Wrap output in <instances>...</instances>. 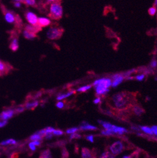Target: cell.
<instances>
[{
    "label": "cell",
    "instance_id": "5b68a950",
    "mask_svg": "<svg viewBox=\"0 0 157 158\" xmlns=\"http://www.w3.org/2000/svg\"><path fill=\"white\" fill-rule=\"evenodd\" d=\"M25 17L27 22L32 25H38V19L37 16L31 11H26L25 14Z\"/></svg>",
    "mask_w": 157,
    "mask_h": 158
},
{
    "label": "cell",
    "instance_id": "6da1fadb",
    "mask_svg": "<svg viewBox=\"0 0 157 158\" xmlns=\"http://www.w3.org/2000/svg\"><path fill=\"white\" fill-rule=\"evenodd\" d=\"M1 8L4 15L5 19L8 23L14 24L18 27H20L22 25V21L17 14H16L13 11L8 10L3 5H2Z\"/></svg>",
    "mask_w": 157,
    "mask_h": 158
},
{
    "label": "cell",
    "instance_id": "277c9868",
    "mask_svg": "<svg viewBox=\"0 0 157 158\" xmlns=\"http://www.w3.org/2000/svg\"><path fill=\"white\" fill-rule=\"evenodd\" d=\"M64 29L57 27H51L46 32V37L50 40H57L60 39L63 33H64Z\"/></svg>",
    "mask_w": 157,
    "mask_h": 158
},
{
    "label": "cell",
    "instance_id": "d590c367",
    "mask_svg": "<svg viewBox=\"0 0 157 158\" xmlns=\"http://www.w3.org/2000/svg\"><path fill=\"white\" fill-rule=\"evenodd\" d=\"M145 78V75L144 74H141L136 76V79L138 81H142L143 80V79Z\"/></svg>",
    "mask_w": 157,
    "mask_h": 158
},
{
    "label": "cell",
    "instance_id": "603a6c76",
    "mask_svg": "<svg viewBox=\"0 0 157 158\" xmlns=\"http://www.w3.org/2000/svg\"><path fill=\"white\" fill-rule=\"evenodd\" d=\"M40 157H43V158L51 157H52V156H51V152H50V150L47 149V150L43 151V152H41Z\"/></svg>",
    "mask_w": 157,
    "mask_h": 158
},
{
    "label": "cell",
    "instance_id": "8992f818",
    "mask_svg": "<svg viewBox=\"0 0 157 158\" xmlns=\"http://www.w3.org/2000/svg\"><path fill=\"white\" fill-rule=\"evenodd\" d=\"M123 144L121 141H116L110 147V151L114 154L118 155L120 154L123 150Z\"/></svg>",
    "mask_w": 157,
    "mask_h": 158
},
{
    "label": "cell",
    "instance_id": "f546056e",
    "mask_svg": "<svg viewBox=\"0 0 157 158\" xmlns=\"http://www.w3.org/2000/svg\"><path fill=\"white\" fill-rule=\"evenodd\" d=\"M113 154H111V153H109L108 152H104L101 156V157H104V158H107V157H115V156H112Z\"/></svg>",
    "mask_w": 157,
    "mask_h": 158
},
{
    "label": "cell",
    "instance_id": "681fc988",
    "mask_svg": "<svg viewBox=\"0 0 157 158\" xmlns=\"http://www.w3.org/2000/svg\"><path fill=\"white\" fill-rule=\"evenodd\" d=\"M156 140H157V139H156Z\"/></svg>",
    "mask_w": 157,
    "mask_h": 158
},
{
    "label": "cell",
    "instance_id": "83f0119b",
    "mask_svg": "<svg viewBox=\"0 0 157 158\" xmlns=\"http://www.w3.org/2000/svg\"><path fill=\"white\" fill-rule=\"evenodd\" d=\"M101 133H102L103 135H111L115 134V133L112 131L108 130V129H106L105 131H103L101 132Z\"/></svg>",
    "mask_w": 157,
    "mask_h": 158
},
{
    "label": "cell",
    "instance_id": "f1b7e54d",
    "mask_svg": "<svg viewBox=\"0 0 157 158\" xmlns=\"http://www.w3.org/2000/svg\"><path fill=\"white\" fill-rule=\"evenodd\" d=\"M55 129H54L53 127H46L45 129V135H47L48 134H50V133H52L54 131Z\"/></svg>",
    "mask_w": 157,
    "mask_h": 158
},
{
    "label": "cell",
    "instance_id": "74e56055",
    "mask_svg": "<svg viewBox=\"0 0 157 158\" xmlns=\"http://www.w3.org/2000/svg\"><path fill=\"white\" fill-rule=\"evenodd\" d=\"M7 123H8L7 120H2L1 121H0V127H4V126H5L7 124Z\"/></svg>",
    "mask_w": 157,
    "mask_h": 158
},
{
    "label": "cell",
    "instance_id": "e575fe53",
    "mask_svg": "<svg viewBox=\"0 0 157 158\" xmlns=\"http://www.w3.org/2000/svg\"><path fill=\"white\" fill-rule=\"evenodd\" d=\"M62 156L64 157H67L69 156V153L67 152V151L66 150V149H64L62 150Z\"/></svg>",
    "mask_w": 157,
    "mask_h": 158
},
{
    "label": "cell",
    "instance_id": "ffe728a7",
    "mask_svg": "<svg viewBox=\"0 0 157 158\" xmlns=\"http://www.w3.org/2000/svg\"><path fill=\"white\" fill-rule=\"evenodd\" d=\"M43 137L38 132H37L36 133H35L34 134H33L30 137V139L31 141H34V140H42L43 139Z\"/></svg>",
    "mask_w": 157,
    "mask_h": 158
},
{
    "label": "cell",
    "instance_id": "484cf974",
    "mask_svg": "<svg viewBox=\"0 0 157 158\" xmlns=\"http://www.w3.org/2000/svg\"><path fill=\"white\" fill-rule=\"evenodd\" d=\"M91 88V85H87V86H83V87L79 88L77 89V91H79V92H85V91L89 90Z\"/></svg>",
    "mask_w": 157,
    "mask_h": 158
},
{
    "label": "cell",
    "instance_id": "ee69618b",
    "mask_svg": "<svg viewBox=\"0 0 157 158\" xmlns=\"http://www.w3.org/2000/svg\"><path fill=\"white\" fill-rule=\"evenodd\" d=\"M100 102H101V99H100L99 98H96L95 100H94V103H95V104H98V103H100Z\"/></svg>",
    "mask_w": 157,
    "mask_h": 158
},
{
    "label": "cell",
    "instance_id": "4dcf8cb0",
    "mask_svg": "<svg viewBox=\"0 0 157 158\" xmlns=\"http://www.w3.org/2000/svg\"><path fill=\"white\" fill-rule=\"evenodd\" d=\"M78 130V128H77V127H73V128H70V129H67L66 133L67 134H73V133H75Z\"/></svg>",
    "mask_w": 157,
    "mask_h": 158
},
{
    "label": "cell",
    "instance_id": "9a60e30c",
    "mask_svg": "<svg viewBox=\"0 0 157 158\" xmlns=\"http://www.w3.org/2000/svg\"><path fill=\"white\" fill-rule=\"evenodd\" d=\"M111 131H112L115 134H118L119 135H122L124 133L127 132V131L126 129L123 128V127H117V126L113 125L112 126L111 129H110Z\"/></svg>",
    "mask_w": 157,
    "mask_h": 158
},
{
    "label": "cell",
    "instance_id": "7c38bea8",
    "mask_svg": "<svg viewBox=\"0 0 157 158\" xmlns=\"http://www.w3.org/2000/svg\"><path fill=\"white\" fill-rule=\"evenodd\" d=\"M39 102L37 100H33V101H28L25 103L24 106L27 110H34L37 106L38 105Z\"/></svg>",
    "mask_w": 157,
    "mask_h": 158
},
{
    "label": "cell",
    "instance_id": "60d3db41",
    "mask_svg": "<svg viewBox=\"0 0 157 158\" xmlns=\"http://www.w3.org/2000/svg\"><path fill=\"white\" fill-rule=\"evenodd\" d=\"M14 6L17 8H20L22 6V3L20 2H15L13 3Z\"/></svg>",
    "mask_w": 157,
    "mask_h": 158
},
{
    "label": "cell",
    "instance_id": "3957f363",
    "mask_svg": "<svg viewBox=\"0 0 157 158\" xmlns=\"http://www.w3.org/2000/svg\"><path fill=\"white\" fill-rule=\"evenodd\" d=\"M63 16V8L60 2L52 3L50 6V13L48 17L52 20H58L62 19Z\"/></svg>",
    "mask_w": 157,
    "mask_h": 158
},
{
    "label": "cell",
    "instance_id": "9c48e42d",
    "mask_svg": "<svg viewBox=\"0 0 157 158\" xmlns=\"http://www.w3.org/2000/svg\"><path fill=\"white\" fill-rule=\"evenodd\" d=\"M42 27H40L39 25H25V30L30 31V32H32L34 34H37L38 33V31H40V30H42Z\"/></svg>",
    "mask_w": 157,
    "mask_h": 158
},
{
    "label": "cell",
    "instance_id": "d6a6232c",
    "mask_svg": "<svg viewBox=\"0 0 157 158\" xmlns=\"http://www.w3.org/2000/svg\"><path fill=\"white\" fill-rule=\"evenodd\" d=\"M53 135H62L63 134H64V132H63L62 131H60V130H54V131L52 132Z\"/></svg>",
    "mask_w": 157,
    "mask_h": 158
},
{
    "label": "cell",
    "instance_id": "f35d334b",
    "mask_svg": "<svg viewBox=\"0 0 157 158\" xmlns=\"http://www.w3.org/2000/svg\"><path fill=\"white\" fill-rule=\"evenodd\" d=\"M153 133L157 135V126H153V127L151 128Z\"/></svg>",
    "mask_w": 157,
    "mask_h": 158
},
{
    "label": "cell",
    "instance_id": "d6986e66",
    "mask_svg": "<svg viewBox=\"0 0 157 158\" xmlns=\"http://www.w3.org/2000/svg\"><path fill=\"white\" fill-rule=\"evenodd\" d=\"M82 157H84V158L92 157L91 152L89 149L87 148L82 149Z\"/></svg>",
    "mask_w": 157,
    "mask_h": 158
},
{
    "label": "cell",
    "instance_id": "7bdbcfd3",
    "mask_svg": "<svg viewBox=\"0 0 157 158\" xmlns=\"http://www.w3.org/2000/svg\"><path fill=\"white\" fill-rule=\"evenodd\" d=\"M46 1L48 3H54V2H60V0H46Z\"/></svg>",
    "mask_w": 157,
    "mask_h": 158
},
{
    "label": "cell",
    "instance_id": "c3c4849f",
    "mask_svg": "<svg viewBox=\"0 0 157 158\" xmlns=\"http://www.w3.org/2000/svg\"><path fill=\"white\" fill-rule=\"evenodd\" d=\"M156 5H157V4H156ZM156 10H157V9H156Z\"/></svg>",
    "mask_w": 157,
    "mask_h": 158
},
{
    "label": "cell",
    "instance_id": "cb8c5ba5",
    "mask_svg": "<svg viewBox=\"0 0 157 158\" xmlns=\"http://www.w3.org/2000/svg\"><path fill=\"white\" fill-rule=\"evenodd\" d=\"M139 128L141 129V131H143L146 134H148L149 135H153V134L151 129L150 128H149L148 127H145V126H141V127H139Z\"/></svg>",
    "mask_w": 157,
    "mask_h": 158
},
{
    "label": "cell",
    "instance_id": "836d02e7",
    "mask_svg": "<svg viewBox=\"0 0 157 158\" xmlns=\"http://www.w3.org/2000/svg\"><path fill=\"white\" fill-rule=\"evenodd\" d=\"M29 148L31 149V151H35L36 150V146L31 142V143H29Z\"/></svg>",
    "mask_w": 157,
    "mask_h": 158
},
{
    "label": "cell",
    "instance_id": "4fadbf2b",
    "mask_svg": "<svg viewBox=\"0 0 157 158\" xmlns=\"http://www.w3.org/2000/svg\"><path fill=\"white\" fill-rule=\"evenodd\" d=\"M50 23H51V21L47 18L41 17V18H38V25L42 28L49 26L50 25Z\"/></svg>",
    "mask_w": 157,
    "mask_h": 158
},
{
    "label": "cell",
    "instance_id": "ba28073f",
    "mask_svg": "<svg viewBox=\"0 0 157 158\" xmlns=\"http://www.w3.org/2000/svg\"><path fill=\"white\" fill-rule=\"evenodd\" d=\"M14 110L12 109H8L4 110V111L0 114V119L3 120H8L14 115Z\"/></svg>",
    "mask_w": 157,
    "mask_h": 158
},
{
    "label": "cell",
    "instance_id": "44dd1931",
    "mask_svg": "<svg viewBox=\"0 0 157 158\" xmlns=\"http://www.w3.org/2000/svg\"><path fill=\"white\" fill-rule=\"evenodd\" d=\"M133 112H135V114L136 115H141L143 113H144V110L143 108H141L140 106H135L133 108Z\"/></svg>",
    "mask_w": 157,
    "mask_h": 158
},
{
    "label": "cell",
    "instance_id": "2e32d148",
    "mask_svg": "<svg viewBox=\"0 0 157 158\" xmlns=\"http://www.w3.org/2000/svg\"><path fill=\"white\" fill-rule=\"evenodd\" d=\"M23 37L26 39H28V40H31V39H34L35 38L37 37V35L36 34H34V33H32V32H30V31H28L26 30H25L23 31Z\"/></svg>",
    "mask_w": 157,
    "mask_h": 158
},
{
    "label": "cell",
    "instance_id": "30bf717a",
    "mask_svg": "<svg viewBox=\"0 0 157 158\" xmlns=\"http://www.w3.org/2000/svg\"><path fill=\"white\" fill-rule=\"evenodd\" d=\"M19 48V44H18V40L17 37H14L12 38L11 42H10V49L13 51L15 52L17 51Z\"/></svg>",
    "mask_w": 157,
    "mask_h": 158
},
{
    "label": "cell",
    "instance_id": "8fae6325",
    "mask_svg": "<svg viewBox=\"0 0 157 158\" xmlns=\"http://www.w3.org/2000/svg\"><path fill=\"white\" fill-rule=\"evenodd\" d=\"M112 78L114 80L113 83L111 84L113 87L118 86L124 80L123 76H122L121 74H115L112 76Z\"/></svg>",
    "mask_w": 157,
    "mask_h": 158
},
{
    "label": "cell",
    "instance_id": "e0dca14e",
    "mask_svg": "<svg viewBox=\"0 0 157 158\" xmlns=\"http://www.w3.org/2000/svg\"><path fill=\"white\" fill-rule=\"evenodd\" d=\"M74 92H75V91H71L67 92V93H66L60 94H59V95L57 97V100H63V99H64V98H67V97L71 96L72 94L74 93Z\"/></svg>",
    "mask_w": 157,
    "mask_h": 158
},
{
    "label": "cell",
    "instance_id": "7a4b0ae2",
    "mask_svg": "<svg viewBox=\"0 0 157 158\" xmlns=\"http://www.w3.org/2000/svg\"><path fill=\"white\" fill-rule=\"evenodd\" d=\"M111 85V81L110 79L102 78L96 80L94 83V88L98 94H106L109 91V88Z\"/></svg>",
    "mask_w": 157,
    "mask_h": 158
},
{
    "label": "cell",
    "instance_id": "d4e9b609",
    "mask_svg": "<svg viewBox=\"0 0 157 158\" xmlns=\"http://www.w3.org/2000/svg\"><path fill=\"white\" fill-rule=\"evenodd\" d=\"M25 106H22V105H21V106H17V108H14V112L16 113V114H20V113H22V112H23L24 110H25Z\"/></svg>",
    "mask_w": 157,
    "mask_h": 158
},
{
    "label": "cell",
    "instance_id": "4316f807",
    "mask_svg": "<svg viewBox=\"0 0 157 158\" xmlns=\"http://www.w3.org/2000/svg\"><path fill=\"white\" fill-rule=\"evenodd\" d=\"M156 11H157L156 8L155 6H152V7H151V8H149V10H148V13H149V15H151V16H154V15H155Z\"/></svg>",
    "mask_w": 157,
    "mask_h": 158
},
{
    "label": "cell",
    "instance_id": "8d00e7d4",
    "mask_svg": "<svg viewBox=\"0 0 157 158\" xmlns=\"http://www.w3.org/2000/svg\"><path fill=\"white\" fill-rule=\"evenodd\" d=\"M56 106L58 108H63L64 107V103L62 102H59L56 104Z\"/></svg>",
    "mask_w": 157,
    "mask_h": 158
},
{
    "label": "cell",
    "instance_id": "7402d4cb",
    "mask_svg": "<svg viewBox=\"0 0 157 158\" xmlns=\"http://www.w3.org/2000/svg\"><path fill=\"white\" fill-rule=\"evenodd\" d=\"M22 3L25 4L27 6L34 7L36 6V0H23Z\"/></svg>",
    "mask_w": 157,
    "mask_h": 158
},
{
    "label": "cell",
    "instance_id": "b9f144b4",
    "mask_svg": "<svg viewBox=\"0 0 157 158\" xmlns=\"http://www.w3.org/2000/svg\"><path fill=\"white\" fill-rule=\"evenodd\" d=\"M157 66V62L156 60H153L151 62V66L152 68H155Z\"/></svg>",
    "mask_w": 157,
    "mask_h": 158
},
{
    "label": "cell",
    "instance_id": "7dc6e473",
    "mask_svg": "<svg viewBox=\"0 0 157 158\" xmlns=\"http://www.w3.org/2000/svg\"><path fill=\"white\" fill-rule=\"evenodd\" d=\"M2 75H3V74H2V72H1V71H0V76H2Z\"/></svg>",
    "mask_w": 157,
    "mask_h": 158
},
{
    "label": "cell",
    "instance_id": "1f68e13d",
    "mask_svg": "<svg viewBox=\"0 0 157 158\" xmlns=\"http://www.w3.org/2000/svg\"><path fill=\"white\" fill-rule=\"evenodd\" d=\"M81 136L79 135V134H75V133H73V134H72V135H70V140H72V139H81Z\"/></svg>",
    "mask_w": 157,
    "mask_h": 158
},
{
    "label": "cell",
    "instance_id": "ab89813d",
    "mask_svg": "<svg viewBox=\"0 0 157 158\" xmlns=\"http://www.w3.org/2000/svg\"><path fill=\"white\" fill-rule=\"evenodd\" d=\"M86 139L87 140L91 142V143H93V142H94V137H93L92 135H89V136H87V137H86Z\"/></svg>",
    "mask_w": 157,
    "mask_h": 158
},
{
    "label": "cell",
    "instance_id": "5bb4252c",
    "mask_svg": "<svg viewBox=\"0 0 157 158\" xmlns=\"http://www.w3.org/2000/svg\"><path fill=\"white\" fill-rule=\"evenodd\" d=\"M80 129L81 130H84V131H93V130H96L98 129V128L95 126H93L92 125H90L89 123H88L86 122H83L81 125H80Z\"/></svg>",
    "mask_w": 157,
    "mask_h": 158
},
{
    "label": "cell",
    "instance_id": "52a82bcc",
    "mask_svg": "<svg viewBox=\"0 0 157 158\" xmlns=\"http://www.w3.org/2000/svg\"><path fill=\"white\" fill-rule=\"evenodd\" d=\"M128 101H129V99L127 97V94H125V95L122 98H121L119 100L115 102V105L116 108H119V109H123V108H126V106L128 105Z\"/></svg>",
    "mask_w": 157,
    "mask_h": 158
},
{
    "label": "cell",
    "instance_id": "bcb514c9",
    "mask_svg": "<svg viewBox=\"0 0 157 158\" xmlns=\"http://www.w3.org/2000/svg\"><path fill=\"white\" fill-rule=\"evenodd\" d=\"M15 2H21V3H22L23 2V0H14Z\"/></svg>",
    "mask_w": 157,
    "mask_h": 158
},
{
    "label": "cell",
    "instance_id": "f6af8a7d",
    "mask_svg": "<svg viewBox=\"0 0 157 158\" xmlns=\"http://www.w3.org/2000/svg\"><path fill=\"white\" fill-rule=\"evenodd\" d=\"M132 129L134 130H136V131H139V129L137 127H132Z\"/></svg>",
    "mask_w": 157,
    "mask_h": 158
},
{
    "label": "cell",
    "instance_id": "ac0fdd59",
    "mask_svg": "<svg viewBox=\"0 0 157 158\" xmlns=\"http://www.w3.org/2000/svg\"><path fill=\"white\" fill-rule=\"evenodd\" d=\"M17 144V141H16L14 139H10L6 140L3 141L0 143V145L1 146H8V145H14Z\"/></svg>",
    "mask_w": 157,
    "mask_h": 158
}]
</instances>
